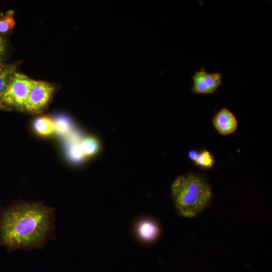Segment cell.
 <instances>
[{
	"label": "cell",
	"instance_id": "1",
	"mask_svg": "<svg viewBox=\"0 0 272 272\" xmlns=\"http://www.w3.org/2000/svg\"><path fill=\"white\" fill-rule=\"evenodd\" d=\"M54 211L41 202H22L7 209L0 217V243L10 251L43 248L55 238Z\"/></svg>",
	"mask_w": 272,
	"mask_h": 272
},
{
	"label": "cell",
	"instance_id": "2",
	"mask_svg": "<svg viewBox=\"0 0 272 272\" xmlns=\"http://www.w3.org/2000/svg\"><path fill=\"white\" fill-rule=\"evenodd\" d=\"M171 193L178 213L184 217L194 218L209 205L212 191L202 177L188 174L176 178L172 184Z\"/></svg>",
	"mask_w": 272,
	"mask_h": 272
},
{
	"label": "cell",
	"instance_id": "3",
	"mask_svg": "<svg viewBox=\"0 0 272 272\" xmlns=\"http://www.w3.org/2000/svg\"><path fill=\"white\" fill-rule=\"evenodd\" d=\"M32 81L24 75L15 73L0 99V104L24 110Z\"/></svg>",
	"mask_w": 272,
	"mask_h": 272
},
{
	"label": "cell",
	"instance_id": "4",
	"mask_svg": "<svg viewBox=\"0 0 272 272\" xmlns=\"http://www.w3.org/2000/svg\"><path fill=\"white\" fill-rule=\"evenodd\" d=\"M54 90V87L47 82L33 80L24 110L31 113L41 111L48 103Z\"/></svg>",
	"mask_w": 272,
	"mask_h": 272
},
{
	"label": "cell",
	"instance_id": "5",
	"mask_svg": "<svg viewBox=\"0 0 272 272\" xmlns=\"http://www.w3.org/2000/svg\"><path fill=\"white\" fill-rule=\"evenodd\" d=\"M192 79V90L195 94L213 93L222 84L221 73H209L203 69L196 71Z\"/></svg>",
	"mask_w": 272,
	"mask_h": 272
},
{
	"label": "cell",
	"instance_id": "6",
	"mask_svg": "<svg viewBox=\"0 0 272 272\" xmlns=\"http://www.w3.org/2000/svg\"><path fill=\"white\" fill-rule=\"evenodd\" d=\"M214 125L222 135H227L234 132L237 127V121L234 114L228 109H221L213 119Z\"/></svg>",
	"mask_w": 272,
	"mask_h": 272
},
{
	"label": "cell",
	"instance_id": "7",
	"mask_svg": "<svg viewBox=\"0 0 272 272\" xmlns=\"http://www.w3.org/2000/svg\"><path fill=\"white\" fill-rule=\"evenodd\" d=\"M137 233L142 240L150 241L155 239L159 233L157 225L150 220H144L139 223L137 226Z\"/></svg>",
	"mask_w": 272,
	"mask_h": 272
},
{
	"label": "cell",
	"instance_id": "8",
	"mask_svg": "<svg viewBox=\"0 0 272 272\" xmlns=\"http://www.w3.org/2000/svg\"><path fill=\"white\" fill-rule=\"evenodd\" d=\"M34 131L39 135L48 136L55 133L53 120L47 116H40L33 123Z\"/></svg>",
	"mask_w": 272,
	"mask_h": 272
},
{
	"label": "cell",
	"instance_id": "9",
	"mask_svg": "<svg viewBox=\"0 0 272 272\" xmlns=\"http://www.w3.org/2000/svg\"><path fill=\"white\" fill-rule=\"evenodd\" d=\"M79 145L85 157L95 155L100 149L99 142L96 138L91 136L82 138Z\"/></svg>",
	"mask_w": 272,
	"mask_h": 272
},
{
	"label": "cell",
	"instance_id": "10",
	"mask_svg": "<svg viewBox=\"0 0 272 272\" xmlns=\"http://www.w3.org/2000/svg\"><path fill=\"white\" fill-rule=\"evenodd\" d=\"M52 120L55 132L59 135L65 137L74 130L71 119L65 115L57 116Z\"/></svg>",
	"mask_w": 272,
	"mask_h": 272
},
{
	"label": "cell",
	"instance_id": "11",
	"mask_svg": "<svg viewBox=\"0 0 272 272\" xmlns=\"http://www.w3.org/2000/svg\"><path fill=\"white\" fill-rule=\"evenodd\" d=\"M14 64H4L0 62V99L11 77L15 73Z\"/></svg>",
	"mask_w": 272,
	"mask_h": 272
},
{
	"label": "cell",
	"instance_id": "12",
	"mask_svg": "<svg viewBox=\"0 0 272 272\" xmlns=\"http://www.w3.org/2000/svg\"><path fill=\"white\" fill-rule=\"evenodd\" d=\"M14 11L9 10L5 13L0 15V33H6L12 30L16 22L14 17Z\"/></svg>",
	"mask_w": 272,
	"mask_h": 272
},
{
	"label": "cell",
	"instance_id": "13",
	"mask_svg": "<svg viewBox=\"0 0 272 272\" xmlns=\"http://www.w3.org/2000/svg\"><path fill=\"white\" fill-rule=\"evenodd\" d=\"M66 155L70 161L75 164L81 163L85 158L79 143L67 145Z\"/></svg>",
	"mask_w": 272,
	"mask_h": 272
},
{
	"label": "cell",
	"instance_id": "14",
	"mask_svg": "<svg viewBox=\"0 0 272 272\" xmlns=\"http://www.w3.org/2000/svg\"><path fill=\"white\" fill-rule=\"evenodd\" d=\"M195 162L197 165L201 167L210 168L212 166L214 160L210 152L205 151L198 154Z\"/></svg>",
	"mask_w": 272,
	"mask_h": 272
},
{
	"label": "cell",
	"instance_id": "15",
	"mask_svg": "<svg viewBox=\"0 0 272 272\" xmlns=\"http://www.w3.org/2000/svg\"><path fill=\"white\" fill-rule=\"evenodd\" d=\"M6 51L5 42L3 38L0 36V60L5 54Z\"/></svg>",
	"mask_w": 272,
	"mask_h": 272
},
{
	"label": "cell",
	"instance_id": "16",
	"mask_svg": "<svg viewBox=\"0 0 272 272\" xmlns=\"http://www.w3.org/2000/svg\"><path fill=\"white\" fill-rule=\"evenodd\" d=\"M198 153L197 152L195 151V150H191V151H190L189 152H188V157L189 158L192 160H193V161H195L196 158H197V155H198Z\"/></svg>",
	"mask_w": 272,
	"mask_h": 272
}]
</instances>
